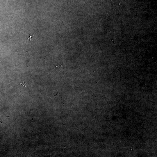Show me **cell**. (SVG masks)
I'll list each match as a JSON object with an SVG mask.
<instances>
[{"label": "cell", "mask_w": 157, "mask_h": 157, "mask_svg": "<svg viewBox=\"0 0 157 157\" xmlns=\"http://www.w3.org/2000/svg\"><path fill=\"white\" fill-rule=\"evenodd\" d=\"M22 85L23 86H26V84L24 82L23 83H21L20 85Z\"/></svg>", "instance_id": "cell-1"}, {"label": "cell", "mask_w": 157, "mask_h": 157, "mask_svg": "<svg viewBox=\"0 0 157 157\" xmlns=\"http://www.w3.org/2000/svg\"><path fill=\"white\" fill-rule=\"evenodd\" d=\"M29 35L30 36V37L28 38V39H30V42L31 41V38L33 36H31V35Z\"/></svg>", "instance_id": "cell-2"}]
</instances>
